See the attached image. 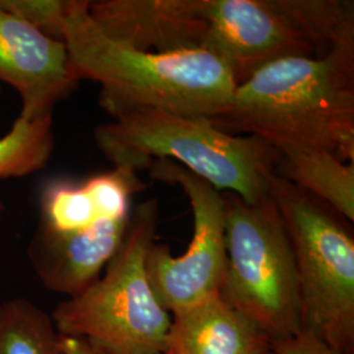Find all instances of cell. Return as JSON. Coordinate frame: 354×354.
Segmentation results:
<instances>
[{"label":"cell","instance_id":"cell-20","mask_svg":"<svg viewBox=\"0 0 354 354\" xmlns=\"http://www.w3.org/2000/svg\"><path fill=\"white\" fill-rule=\"evenodd\" d=\"M270 354H276V353H274V352H273V351H272V352H270Z\"/></svg>","mask_w":354,"mask_h":354},{"label":"cell","instance_id":"cell-11","mask_svg":"<svg viewBox=\"0 0 354 354\" xmlns=\"http://www.w3.org/2000/svg\"><path fill=\"white\" fill-rule=\"evenodd\" d=\"M131 215L105 219L92 227L55 232L38 226L28 257L48 290L73 298L100 279L125 241Z\"/></svg>","mask_w":354,"mask_h":354},{"label":"cell","instance_id":"cell-3","mask_svg":"<svg viewBox=\"0 0 354 354\" xmlns=\"http://www.w3.org/2000/svg\"><path fill=\"white\" fill-rule=\"evenodd\" d=\"M95 130V140L114 167L147 169L169 160L201 177L215 189L247 203L270 197L269 180L279 168V151L256 136L231 134L205 117L136 108Z\"/></svg>","mask_w":354,"mask_h":354},{"label":"cell","instance_id":"cell-2","mask_svg":"<svg viewBox=\"0 0 354 354\" xmlns=\"http://www.w3.org/2000/svg\"><path fill=\"white\" fill-rule=\"evenodd\" d=\"M64 41L80 80L100 83L99 102L112 117L151 108L214 120L238 86L227 66L203 49L150 53L106 37L86 0H71Z\"/></svg>","mask_w":354,"mask_h":354},{"label":"cell","instance_id":"cell-17","mask_svg":"<svg viewBox=\"0 0 354 354\" xmlns=\"http://www.w3.org/2000/svg\"><path fill=\"white\" fill-rule=\"evenodd\" d=\"M70 6L71 0H0L4 11L58 41L64 39V21Z\"/></svg>","mask_w":354,"mask_h":354},{"label":"cell","instance_id":"cell-7","mask_svg":"<svg viewBox=\"0 0 354 354\" xmlns=\"http://www.w3.org/2000/svg\"><path fill=\"white\" fill-rule=\"evenodd\" d=\"M147 169L155 180L184 190L193 212V238L185 253L176 257L165 244L152 243L146 256L152 292L172 314L219 292L227 266L226 205L222 192L177 163L156 160Z\"/></svg>","mask_w":354,"mask_h":354},{"label":"cell","instance_id":"cell-6","mask_svg":"<svg viewBox=\"0 0 354 354\" xmlns=\"http://www.w3.org/2000/svg\"><path fill=\"white\" fill-rule=\"evenodd\" d=\"M227 266L219 297L274 342L302 332L299 277L290 239L272 197L247 203L223 193Z\"/></svg>","mask_w":354,"mask_h":354},{"label":"cell","instance_id":"cell-14","mask_svg":"<svg viewBox=\"0 0 354 354\" xmlns=\"http://www.w3.org/2000/svg\"><path fill=\"white\" fill-rule=\"evenodd\" d=\"M0 354H64L51 317L26 298L0 304Z\"/></svg>","mask_w":354,"mask_h":354},{"label":"cell","instance_id":"cell-13","mask_svg":"<svg viewBox=\"0 0 354 354\" xmlns=\"http://www.w3.org/2000/svg\"><path fill=\"white\" fill-rule=\"evenodd\" d=\"M274 147L279 155V176L353 223L354 163H345L333 153L314 147L292 145Z\"/></svg>","mask_w":354,"mask_h":354},{"label":"cell","instance_id":"cell-10","mask_svg":"<svg viewBox=\"0 0 354 354\" xmlns=\"http://www.w3.org/2000/svg\"><path fill=\"white\" fill-rule=\"evenodd\" d=\"M89 17L106 37L150 53L201 49L203 0H95Z\"/></svg>","mask_w":354,"mask_h":354},{"label":"cell","instance_id":"cell-19","mask_svg":"<svg viewBox=\"0 0 354 354\" xmlns=\"http://www.w3.org/2000/svg\"><path fill=\"white\" fill-rule=\"evenodd\" d=\"M64 354H111L100 345L82 337H64Z\"/></svg>","mask_w":354,"mask_h":354},{"label":"cell","instance_id":"cell-15","mask_svg":"<svg viewBox=\"0 0 354 354\" xmlns=\"http://www.w3.org/2000/svg\"><path fill=\"white\" fill-rule=\"evenodd\" d=\"M53 150V114L36 121L17 118L10 131L0 138V178L37 172L48 165Z\"/></svg>","mask_w":354,"mask_h":354},{"label":"cell","instance_id":"cell-12","mask_svg":"<svg viewBox=\"0 0 354 354\" xmlns=\"http://www.w3.org/2000/svg\"><path fill=\"white\" fill-rule=\"evenodd\" d=\"M272 340L219 292L172 313L165 354H270Z\"/></svg>","mask_w":354,"mask_h":354},{"label":"cell","instance_id":"cell-8","mask_svg":"<svg viewBox=\"0 0 354 354\" xmlns=\"http://www.w3.org/2000/svg\"><path fill=\"white\" fill-rule=\"evenodd\" d=\"M201 49L227 66L236 84L286 57H317L285 0H203Z\"/></svg>","mask_w":354,"mask_h":354},{"label":"cell","instance_id":"cell-5","mask_svg":"<svg viewBox=\"0 0 354 354\" xmlns=\"http://www.w3.org/2000/svg\"><path fill=\"white\" fill-rule=\"evenodd\" d=\"M269 189L297 263L302 330L354 354V235L349 221L277 172L270 176Z\"/></svg>","mask_w":354,"mask_h":354},{"label":"cell","instance_id":"cell-16","mask_svg":"<svg viewBox=\"0 0 354 354\" xmlns=\"http://www.w3.org/2000/svg\"><path fill=\"white\" fill-rule=\"evenodd\" d=\"M39 226L55 232H73L105 221L84 183L53 180L41 192Z\"/></svg>","mask_w":354,"mask_h":354},{"label":"cell","instance_id":"cell-18","mask_svg":"<svg viewBox=\"0 0 354 354\" xmlns=\"http://www.w3.org/2000/svg\"><path fill=\"white\" fill-rule=\"evenodd\" d=\"M272 351L276 354H346L304 330L288 339L272 342Z\"/></svg>","mask_w":354,"mask_h":354},{"label":"cell","instance_id":"cell-4","mask_svg":"<svg viewBox=\"0 0 354 354\" xmlns=\"http://www.w3.org/2000/svg\"><path fill=\"white\" fill-rule=\"evenodd\" d=\"M158 218L155 198L140 203L104 274L54 308L51 320L62 336L87 339L111 354H165L171 317L156 301L146 272Z\"/></svg>","mask_w":354,"mask_h":354},{"label":"cell","instance_id":"cell-9","mask_svg":"<svg viewBox=\"0 0 354 354\" xmlns=\"http://www.w3.org/2000/svg\"><path fill=\"white\" fill-rule=\"evenodd\" d=\"M0 82L19 93V118L36 121L53 114L80 77L64 41L45 36L0 7Z\"/></svg>","mask_w":354,"mask_h":354},{"label":"cell","instance_id":"cell-1","mask_svg":"<svg viewBox=\"0 0 354 354\" xmlns=\"http://www.w3.org/2000/svg\"><path fill=\"white\" fill-rule=\"evenodd\" d=\"M210 121L231 134L320 149L354 163V41L323 57H286L260 67Z\"/></svg>","mask_w":354,"mask_h":354}]
</instances>
